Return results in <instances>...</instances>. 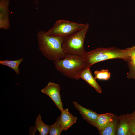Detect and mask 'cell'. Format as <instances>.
Returning <instances> with one entry per match:
<instances>
[{
	"label": "cell",
	"mask_w": 135,
	"mask_h": 135,
	"mask_svg": "<svg viewBox=\"0 0 135 135\" xmlns=\"http://www.w3.org/2000/svg\"><path fill=\"white\" fill-rule=\"evenodd\" d=\"M86 24L78 23L60 20L57 21L53 26L46 32L48 35L62 37L70 35L83 28Z\"/></svg>",
	"instance_id": "obj_5"
},
{
	"label": "cell",
	"mask_w": 135,
	"mask_h": 135,
	"mask_svg": "<svg viewBox=\"0 0 135 135\" xmlns=\"http://www.w3.org/2000/svg\"><path fill=\"white\" fill-rule=\"evenodd\" d=\"M36 127L40 135H47L49 133L50 126L47 125L42 120L40 115L38 114L35 122Z\"/></svg>",
	"instance_id": "obj_13"
},
{
	"label": "cell",
	"mask_w": 135,
	"mask_h": 135,
	"mask_svg": "<svg viewBox=\"0 0 135 135\" xmlns=\"http://www.w3.org/2000/svg\"><path fill=\"white\" fill-rule=\"evenodd\" d=\"M128 114L130 132L131 135H135V113L133 112Z\"/></svg>",
	"instance_id": "obj_18"
},
{
	"label": "cell",
	"mask_w": 135,
	"mask_h": 135,
	"mask_svg": "<svg viewBox=\"0 0 135 135\" xmlns=\"http://www.w3.org/2000/svg\"><path fill=\"white\" fill-rule=\"evenodd\" d=\"M130 48L121 49L115 47L99 48L86 52L83 57L87 66L104 60L113 59H121L129 62L130 58Z\"/></svg>",
	"instance_id": "obj_2"
},
{
	"label": "cell",
	"mask_w": 135,
	"mask_h": 135,
	"mask_svg": "<svg viewBox=\"0 0 135 135\" xmlns=\"http://www.w3.org/2000/svg\"><path fill=\"white\" fill-rule=\"evenodd\" d=\"M23 60V59L22 58L15 60H0V64L12 68L16 74L18 75L20 72L19 69V66Z\"/></svg>",
	"instance_id": "obj_14"
},
{
	"label": "cell",
	"mask_w": 135,
	"mask_h": 135,
	"mask_svg": "<svg viewBox=\"0 0 135 135\" xmlns=\"http://www.w3.org/2000/svg\"><path fill=\"white\" fill-rule=\"evenodd\" d=\"M117 125L116 134L117 135H131L129 124L128 114L117 116Z\"/></svg>",
	"instance_id": "obj_10"
},
{
	"label": "cell",
	"mask_w": 135,
	"mask_h": 135,
	"mask_svg": "<svg viewBox=\"0 0 135 135\" xmlns=\"http://www.w3.org/2000/svg\"><path fill=\"white\" fill-rule=\"evenodd\" d=\"M64 37L47 35L44 31L39 30L37 38L39 49L42 54L53 61L64 58L66 54L62 45Z\"/></svg>",
	"instance_id": "obj_1"
},
{
	"label": "cell",
	"mask_w": 135,
	"mask_h": 135,
	"mask_svg": "<svg viewBox=\"0 0 135 135\" xmlns=\"http://www.w3.org/2000/svg\"><path fill=\"white\" fill-rule=\"evenodd\" d=\"M128 62V64L135 66V58L131 57L130 61Z\"/></svg>",
	"instance_id": "obj_21"
},
{
	"label": "cell",
	"mask_w": 135,
	"mask_h": 135,
	"mask_svg": "<svg viewBox=\"0 0 135 135\" xmlns=\"http://www.w3.org/2000/svg\"><path fill=\"white\" fill-rule=\"evenodd\" d=\"M128 65L129 70L126 76L128 78L133 79L135 80V66L128 64Z\"/></svg>",
	"instance_id": "obj_19"
},
{
	"label": "cell",
	"mask_w": 135,
	"mask_h": 135,
	"mask_svg": "<svg viewBox=\"0 0 135 135\" xmlns=\"http://www.w3.org/2000/svg\"><path fill=\"white\" fill-rule=\"evenodd\" d=\"M90 67L87 66L78 74V77L86 81L88 84L92 87L98 93L102 92V89L92 76L90 70Z\"/></svg>",
	"instance_id": "obj_9"
},
{
	"label": "cell",
	"mask_w": 135,
	"mask_h": 135,
	"mask_svg": "<svg viewBox=\"0 0 135 135\" xmlns=\"http://www.w3.org/2000/svg\"><path fill=\"white\" fill-rule=\"evenodd\" d=\"M60 90L59 85L50 82L41 91L50 97L61 112L64 108L61 99Z\"/></svg>",
	"instance_id": "obj_6"
},
{
	"label": "cell",
	"mask_w": 135,
	"mask_h": 135,
	"mask_svg": "<svg viewBox=\"0 0 135 135\" xmlns=\"http://www.w3.org/2000/svg\"><path fill=\"white\" fill-rule=\"evenodd\" d=\"M134 112L135 113V110L134 111Z\"/></svg>",
	"instance_id": "obj_22"
},
{
	"label": "cell",
	"mask_w": 135,
	"mask_h": 135,
	"mask_svg": "<svg viewBox=\"0 0 135 135\" xmlns=\"http://www.w3.org/2000/svg\"><path fill=\"white\" fill-rule=\"evenodd\" d=\"M117 119L116 116L114 120L104 130L100 132L101 135H114L116 134L117 125Z\"/></svg>",
	"instance_id": "obj_15"
},
{
	"label": "cell",
	"mask_w": 135,
	"mask_h": 135,
	"mask_svg": "<svg viewBox=\"0 0 135 135\" xmlns=\"http://www.w3.org/2000/svg\"><path fill=\"white\" fill-rule=\"evenodd\" d=\"M60 116L57 119L55 122L50 126V135H60L64 129L60 123Z\"/></svg>",
	"instance_id": "obj_16"
},
{
	"label": "cell",
	"mask_w": 135,
	"mask_h": 135,
	"mask_svg": "<svg viewBox=\"0 0 135 135\" xmlns=\"http://www.w3.org/2000/svg\"><path fill=\"white\" fill-rule=\"evenodd\" d=\"M56 70L66 77L78 80V75L87 66L83 57L74 54H66L62 59L53 61Z\"/></svg>",
	"instance_id": "obj_3"
},
{
	"label": "cell",
	"mask_w": 135,
	"mask_h": 135,
	"mask_svg": "<svg viewBox=\"0 0 135 135\" xmlns=\"http://www.w3.org/2000/svg\"><path fill=\"white\" fill-rule=\"evenodd\" d=\"M8 0H0V28L5 30L10 28Z\"/></svg>",
	"instance_id": "obj_7"
},
{
	"label": "cell",
	"mask_w": 135,
	"mask_h": 135,
	"mask_svg": "<svg viewBox=\"0 0 135 135\" xmlns=\"http://www.w3.org/2000/svg\"><path fill=\"white\" fill-rule=\"evenodd\" d=\"M94 78L96 80H107L110 76V73L108 69H102L96 70L94 72Z\"/></svg>",
	"instance_id": "obj_17"
},
{
	"label": "cell",
	"mask_w": 135,
	"mask_h": 135,
	"mask_svg": "<svg viewBox=\"0 0 135 135\" xmlns=\"http://www.w3.org/2000/svg\"><path fill=\"white\" fill-rule=\"evenodd\" d=\"M73 103L74 106L78 111L83 118L90 124L95 127L98 114L91 110L83 107L76 102H73Z\"/></svg>",
	"instance_id": "obj_8"
},
{
	"label": "cell",
	"mask_w": 135,
	"mask_h": 135,
	"mask_svg": "<svg viewBox=\"0 0 135 135\" xmlns=\"http://www.w3.org/2000/svg\"><path fill=\"white\" fill-rule=\"evenodd\" d=\"M116 117L114 114L110 113L98 114L95 127L100 132H101L114 120Z\"/></svg>",
	"instance_id": "obj_12"
},
{
	"label": "cell",
	"mask_w": 135,
	"mask_h": 135,
	"mask_svg": "<svg viewBox=\"0 0 135 135\" xmlns=\"http://www.w3.org/2000/svg\"><path fill=\"white\" fill-rule=\"evenodd\" d=\"M130 57H133L135 58V46H132L130 47Z\"/></svg>",
	"instance_id": "obj_20"
},
{
	"label": "cell",
	"mask_w": 135,
	"mask_h": 135,
	"mask_svg": "<svg viewBox=\"0 0 135 135\" xmlns=\"http://www.w3.org/2000/svg\"><path fill=\"white\" fill-rule=\"evenodd\" d=\"M88 23L82 29L64 37L62 48L66 54H74L83 57L86 52L84 46L86 35L89 28Z\"/></svg>",
	"instance_id": "obj_4"
},
{
	"label": "cell",
	"mask_w": 135,
	"mask_h": 135,
	"mask_svg": "<svg viewBox=\"0 0 135 135\" xmlns=\"http://www.w3.org/2000/svg\"><path fill=\"white\" fill-rule=\"evenodd\" d=\"M61 112L60 121L64 131H66L76 122L77 118L69 112L68 108L64 109Z\"/></svg>",
	"instance_id": "obj_11"
}]
</instances>
